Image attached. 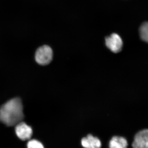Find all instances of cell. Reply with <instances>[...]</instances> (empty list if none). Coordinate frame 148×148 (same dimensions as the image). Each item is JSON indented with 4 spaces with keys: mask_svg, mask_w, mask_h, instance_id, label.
Segmentation results:
<instances>
[{
    "mask_svg": "<svg viewBox=\"0 0 148 148\" xmlns=\"http://www.w3.org/2000/svg\"><path fill=\"white\" fill-rule=\"evenodd\" d=\"M23 108L21 99L14 98L0 108V121L8 126L16 125L24 119Z\"/></svg>",
    "mask_w": 148,
    "mask_h": 148,
    "instance_id": "obj_1",
    "label": "cell"
},
{
    "mask_svg": "<svg viewBox=\"0 0 148 148\" xmlns=\"http://www.w3.org/2000/svg\"><path fill=\"white\" fill-rule=\"evenodd\" d=\"M53 58V51L50 47L44 45L39 48L35 54V59L40 65L45 66L50 63Z\"/></svg>",
    "mask_w": 148,
    "mask_h": 148,
    "instance_id": "obj_2",
    "label": "cell"
},
{
    "mask_svg": "<svg viewBox=\"0 0 148 148\" xmlns=\"http://www.w3.org/2000/svg\"><path fill=\"white\" fill-rule=\"evenodd\" d=\"M106 46L114 53H118L122 48V40L119 35L116 34H113L106 38Z\"/></svg>",
    "mask_w": 148,
    "mask_h": 148,
    "instance_id": "obj_3",
    "label": "cell"
},
{
    "mask_svg": "<svg viewBox=\"0 0 148 148\" xmlns=\"http://www.w3.org/2000/svg\"><path fill=\"white\" fill-rule=\"evenodd\" d=\"M133 148H148V129H144L135 135L132 144Z\"/></svg>",
    "mask_w": 148,
    "mask_h": 148,
    "instance_id": "obj_4",
    "label": "cell"
},
{
    "mask_svg": "<svg viewBox=\"0 0 148 148\" xmlns=\"http://www.w3.org/2000/svg\"><path fill=\"white\" fill-rule=\"evenodd\" d=\"M15 132L17 137L23 141L30 139L33 134L32 127L22 121L16 125Z\"/></svg>",
    "mask_w": 148,
    "mask_h": 148,
    "instance_id": "obj_5",
    "label": "cell"
},
{
    "mask_svg": "<svg viewBox=\"0 0 148 148\" xmlns=\"http://www.w3.org/2000/svg\"><path fill=\"white\" fill-rule=\"evenodd\" d=\"M81 143L84 148H101L102 147V143L100 139L90 134L83 138Z\"/></svg>",
    "mask_w": 148,
    "mask_h": 148,
    "instance_id": "obj_6",
    "label": "cell"
},
{
    "mask_svg": "<svg viewBox=\"0 0 148 148\" xmlns=\"http://www.w3.org/2000/svg\"><path fill=\"white\" fill-rule=\"evenodd\" d=\"M128 143L125 138L119 136H114L110 140L109 148H127Z\"/></svg>",
    "mask_w": 148,
    "mask_h": 148,
    "instance_id": "obj_7",
    "label": "cell"
},
{
    "mask_svg": "<svg viewBox=\"0 0 148 148\" xmlns=\"http://www.w3.org/2000/svg\"><path fill=\"white\" fill-rule=\"evenodd\" d=\"M140 35L142 40L148 43V22L143 23L140 28Z\"/></svg>",
    "mask_w": 148,
    "mask_h": 148,
    "instance_id": "obj_8",
    "label": "cell"
},
{
    "mask_svg": "<svg viewBox=\"0 0 148 148\" xmlns=\"http://www.w3.org/2000/svg\"><path fill=\"white\" fill-rule=\"evenodd\" d=\"M27 148H45L42 144L37 140H30L27 144Z\"/></svg>",
    "mask_w": 148,
    "mask_h": 148,
    "instance_id": "obj_9",
    "label": "cell"
}]
</instances>
